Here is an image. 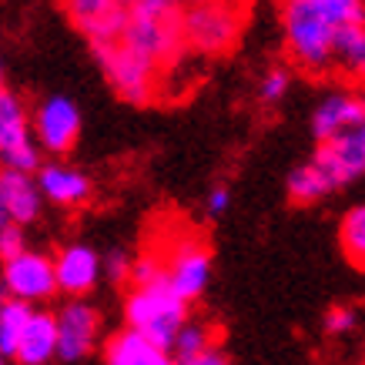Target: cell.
Masks as SVG:
<instances>
[{
	"label": "cell",
	"instance_id": "obj_1",
	"mask_svg": "<svg viewBox=\"0 0 365 365\" xmlns=\"http://www.w3.org/2000/svg\"><path fill=\"white\" fill-rule=\"evenodd\" d=\"M121 41L141 57H148L158 71L181 64V54L188 51L185 37H181V11L175 7V0H161V4L128 11Z\"/></svg>",
	"mask_w": 365,
	"mask_h": 365
},
{
	"label": "cell",
	"instance_id": "obj_2",
	"mask_svg": "<svg viewBox=\"0 0 365 365\" xmlns=\"http://www.w3.org/2000/svg\"><path fill=\"white\" fill-rule=\"evenodd\" d=\"M282 27H285L288 57L309 71V74H325L335 67V27L312 0H282Z\"/></svg>",
	"mask_w": 365,
	"mask_h": 365
},
{
	"label": "cell",
	"instance_id": "obj_3",
	"mask_svg": "<svg viewBox=\"0 0 365 365\" xmlns=\"http://www.w3.org/2000/svg\"><path fill=\"white\" fill-rule=\"evenodd\" d=\"M242 7L238 0H198L181 11V37L195 54L218 57L238 44L242 34Z\"/></svg>",
	"mask_w": 365,
	"mask_h": 365
},
{
	"label": "cell",
	"instance_id": "obj_4",
	"mask_svg": "<svg viewBox=\"0 0 365 365\" xmlns=\"http://www.w3.org/2000/svg\"><path fill=\"white\" fill-rule=\"evenodd\" d=\"M124 319L131 329H141L144 335L171 349L175 332L188 319V302L168 285V278H158V282L131 288V295L124 302Z\"/></svg>",
	"mask_w": 365,
	"mask_h": 365
},
{
	"label": "cell",
	"instance_id": "obj_5",
	"mask_svg": "<svg viewBox=\"0 0 365 365\" xmlns=\"http://www.w3.org/2000/svg\"><path fill=\"white\" fill-rule=\"evenodd\" d=\"M91 51L98 57L104 78L111 81V88L118 91L124 101H131V104H151V101H155L161 71H158L148 57L131 51L121 37H118V41H94Z\"/></svg>",
	"mask_w": 365,
	"mask_h": 365
},
{
	"label": "cell",
	"instance_id": "obj_6",
	"mask_svg": "<svg viewBox=\"0 0 365 365\" xmlns=\"http://www.w3.org/2000/svg\"><path fill=\"white\" fill-rule=\"evenodd\" d=\"M0 282L7 288L11 299L21 302H47L57 295V275H54V262L41 252H17L14 258H4L0 268Z\"/></svg>",
	"mask_w": 365,
	"mask_h": 365
},
{
	"label": "cell",
	"instance_id": "obj_7",
	"mask_svg": "<svg viewBox=\"0 0 365 365\" xmlns=\"http://www.w3.org/2000/svg\"><path fill=\"white\" fill-rule=\"evenodd\" d=\"M0 161L27 175L41 168V155L27 134V111L11 91H0Z\"/></svg>",
	"mask_w": 365,
	"mask_h": 365
},
{
	"label": "cell",
	"instance_id": "obj_8",
	"mask_svg": "<svg viewBox=\"0 0 365 365\" xmlns=\"http://www.w3.org/2000/svg\"><path fill=\"white\" fill-rule=\"evenodd\" d=\"M312 161L329 175V181H332L335 188L359 181V178L365 175V138H362V131L352 128V131L332 134V138L319 141V151H315Z\"/></svg>",
	"mask_w": 365,
	"mask_h": 365
},
{
	"label": "cell",
	"instance_id": "obj_9",
	"mask_svg": "<svg viewBox=\"0 0 365 365\" xmlns=\"http://www.w3.org/2000/svg\"><path fill=\"white\" fill-rule=\"evenodd\" d=\"M101 332L98 312L84 305L81 299L67 302L57 315V359L61 362H81L94 352Z\"/></svg>",
	"mask_w": 365,
	"mask_h": 365
},
{
	"label": "cell",
	"instance_id": "obj_10",
	"mask_svg": "<svg viewBox=\"0 0 365 365\" xmlns=\"http://www.w3.org/2000/svg\"><path fill=\"white\" fill-rule=\"evenodd\" d=\"M34 131L41 148H47L51 155H67L81 134V111L71 98H47L37 111H34Z\"/></svg>",
	"mask_w": 365,
	"mask_h": 365
},
{
	"label": "cell",
	"instance_id": "obj_11",
	"mask_svg": "<svg viewBox=\"0 0 365 365\" xmlns=\"http://www.w3.org/2000/svg\"><path fill=\"white\" fill-rule=\"evenodd\" d=\"M165 278H168V285L175 288L185 302L198 299L201 292H205V285H208V278H211L208 245L198 242V238L178 242L171 258H168V265H165Z\"/></svg>",
	"mask_w": 365,
	"mask_h": 365
},
{
	"label": "cell",
	"instance_id": "obj_12",
	"mask_svg": "<svg viewBox=\"0 0 365 365\" xmlns=\"http://www.w3.org/2000/svg\"><path fill=\"white\" fill-rule=\"evenodd\" d=\"M64 11L91 44L94 41H118L124 17H128V11L118 0H64Z\"/></svg>",
	"mask_w": 365,
	"mask_h": 365
},
{
	"label": "cell",
	"instance_id": "obj_13",
	"mask_svg": "<svg viewBox=\"0 0 365 365\" xmlns=\"http://www.w3.org/2000/svg\"><path fill=\"white\" fill-rule=\"evenodd\" d=\"M57 292H64L71 299H84L101 278V258L91 252L88 245H67L54 262Z\"/></svg>",
	"mask_w": 365,
	"mask_h": 365
},
{
	"label": "cell",
	"instance_id": "obj_14",
	"mask_svg": "<svg viewBox=\"0 0 365 365\" xmlns=\"http://www.w3.org/2000/svg\"><path fill=\"white\" fill-rule=\"evenodd\" d=\"M41 188L37 181H31L27 171L7 168L0 171V215H7L17 225H31L41 215Z\"/></svg>",
	"mask_w": 365,
	"mask_h": 365
},
{
	"label": "cell",
	"instance_id": "obj_15",
	"mask_svg": "<svg viewBox=\"0 0 365 365\" xmlns=\"http://www.w3.org/2000/svg\"><path fill=\"white\" fill-rule=\"evenodd\" d=\"M171 349L155 342L151 335H144L141 329H124V332L111 335L104 342V362L108 365H168Z\"/></svg>",
	"mask_w": 365,
	"mask_h": 365
},
{
	"label": "cell",
	"instance_id": "obj_16",
	"mask_svg": "<svg viewBox=\"0 0 365 365\" xmlns=\"http://www.w3.org/2000/svg\"><path fill=\"white\" fill-rule=\"evenodd\" d=\"M362 114H365V101L355 98V94H345V91H335L329 98L322 101L315 108V118H312V134L325 141L332 134H342V131H352L362 124Z\"/></svg>",
	"mask_w": 365,
	"mask_h": 365
},
{
	"label": "cell",
	"instance_id": "obj_17",
	"mask_svg": "<svg viewBox=\"0 0 365 365\" xmlns=\"http://www.w3.org/2000/svg\"><path fill=\"white\" fill-rule=\"evenodd\" d=\"M37 188H41V198H47L51 205H61V208H78V205H84L91 198V181L81 175L78 168L67 165L41 168Z\"/></svg>",
	"mask_w": 365,
	"mask_h": 365
},
{
	"label": "cell",
	"instance_id": "obj_18",
	"mask_svg": "<svg viewBox=\"0 0 365 365\" xmlns=\"http://www.w3.org/2000/svg\"><path fill=\"white\" fill-rule=\"evenodd\" d=\"M54 355H57V319L47 315V312H31L14 359L24 365H44Z\"/></svg>",
	"mask_w": 365,
	"mask_h": 365
},
{
	"label": "cell",
	"instance_id": "obj_19",
	"mask_svg": "<svg viewBox=\"0 0 365 365\" xmlns=\"http://www.w3.org/2000/svg\"><path fill=\"white\" fill-rule=\"evenodd\" d=\"M329 191H335V185L329 181V175H325L315 161L295 168V171L288 175V198L295 201V205H312V201L325 198Z\"/></svg>",
	"mask_w": 365,
	"mask_h": 365
},
{
	"label": "cell",
	"instance_id": "obj_20",
	"mask_svg": "<svg viewBox=\"0 0 365 365\" xmlns=\"http://www.w3.org/2000/svg\"><path fill=\"white\" fill-rule=\"evenodd\" d=\"M335 64L342 67L349 78L365 84V24L339 31V37H335Z\"/></svg>",
	"mask_w": 365,
	"mask_h": 365
},
{
	"label": "cell",
	"instance_id": "obj_21",
	"mask_svg": "<svg viewBox=\"0 0 365 365\" xmlns=\"http://www.w3.org/2000/svg\"><path fill=\"white\" fill-rule=\"evenodd\" d=\"M339 245H342L345 262L359 272H365V205H355L342 215L339 225Z\"/></svg>",
	"mask_w": 365,
	"mask_h": 365
},
{
	"label": "cell",
	"instance_id": "obj_22",
	"mask_svg": "<svg viewBox=\"0 0 365 365\" xmlns=\"http://www.w3.org/2000/svg\"><path fill=\"white\" fill-rule=\"evenodd\" d=\"M27 319H31V302H21V299L0 302V355L4 359H14Z\"/></svg>",
	"mask_w": 365,
	"mask_h": 365
},
{
	"label": "cell",
	"instance_id": "obj_23",
	"mask_svg": "<svg viewBox=\"0 0 365 365\" xmlns=\"http://www.w3.org/2000/svg\"><path fill=\"white\" fill-rule=\"evenodd\" d=\"M215 342H218V339H215V329L201 325V322L185 319V325H181V329L175 332V339H171V352H175L178 362L195 365V359H198L205 349H211Z\"/></svg>",
	"mask_w": 365,
	"mask_h": 365
},
{
	"label": "cell",
	"instance_id": "obj_24",
	"mask_svg": "<svg viewBox=\"0 0 365 365\" xmlns=\"http://www.w3.org/2000/svg\"><path fill=\"white\" fill-rule=\"evenodd\" d=\"M312 4H315V7H319L339 31L365 24V4L362 0H312Z\"/></svg>",
	"mask_w": 365,
	"mask_h": 365
},
{
	"label": "cell",
	"instance_id": "obj_25",
	"mask_svg": "<svg viewBox=\"0 0 365 365\" xmlns=\"http://www.w3.org/2000/svg\"><path fill=\"white\" fill-rule=\"evenodd\" d=\"M134 285H148V282H158V278H165V262L158 258V255H144L138 262H131V272H128Z\"/></svg>",
	"mask_w": 365,
	"mask_h": 365
},
{
	"label": "cell",
	"instance_id": "obj_26",
	"mask_svg": "<svg viewBox=\"0 0 365 365\" xmlns=\"http://www.w3.org/2000/svg\"><path fill=\"white\" fill-rule=\"evenodd\" d=\"M288 84H292V78H288V71H282V67H275V71H268L265 78H262V101L265 104H275V101L285 98Z\"/></svg>",
	"mask_w": 365,
	"mask_h": 365
},
{
	"label": "cell",
	"instance_id": "obj_27",
	"mask_svg": "<svg viewBox=\"0 0 365 365\" xmlns=\"http://www.w3.org/2000/svg\"><path fill=\"white\" fill-rule=\"evenodd\" d=\"M27 245H24V232L17 222H4L0 225V262L4 258H14L17 252H24Z\"/></svg>",
	"mask_w": 365,
	"mask_h": 365
},
{
	"label": "cell",
	"instance_id": "obj_28",
	"mask_svg": "<svg viewBox=\"0 0 365 365\" xmlns=\"http://www.w3.org/2000/svg\"><path fill=\"white\" fill-rule=\"evenodd\" d=\"M355 325H359V315L352 309H345V305H339V309H332L325 315V332L329 335H345L352 332Z\"/></svg>",
	"mask_w": 365,
	"mask_h": 365
},
{
	"label": "cell",
	"instance_id": "obj_29",
	"mask_svg": "<svg viewBox=\"0 0 365 365\" xmlns=\"http://www.w3.org/2000/svg\"><path fill=\"white\" fill-rule=\"evenodd\" d=\"M128 272H131V262L124 258V252H111V258H108V275H111V282H128Z\"/></svg>",
	"mask_w": 365,
	"mask_h": 365
},
{
	"label": "cell",
	"instance_id": "obj_30",
	"mask_svg": "<svg viewBox=\"0 0 365 365\" xmlns=\"http://www.w3.org/2000/svg\"><path fill=\"white\" fill-rule=\"evenodd\" d=\"M228 205H232V195H228L225 188H215L208 195V211H211V215H225V211H228Z\"/></svg>",
	"mask_w": 365,
	"mask_h": 365
},
{
	"label": "cell",
	"instance_id": "obj_31",
	"mask_svg": "<svg viewBox=\"0 0 365 365\" xmlns=\"http://www.w3.org/2000/svg\"><path fill=\"white\" fill-rule=\"evenodd\" d=\"M124 11H134V7H148V4H161V0H118Z\"/></svg>",
	"mask_w": 365,
	"mask_h": 365
},
{
	"label": "cell",
	"instance_id": "obj_32",
	"mask_svg": "<svg viewBox=\"0 0 365 365\" xmlns=\"http://www.w3.org/2000/svg\"><path fill=\"white\" fill-rule=\"evenodd\" d=\"M0 91H4V61H0Z\"/></svg>",
	"mask_w": 365,
	"mask_h": 365
},
{
	"label": "cell",
	"instance_id": "obj_33",
	"mask_svg": "<svg viewBox=\"0 0 365 365\" xmlns=\"http://www.w3.org/2000/svg\"><path fill=\"white\" fill-rule=\"evenodd\" d=\"M359 131H362V138H365V114H362V124H359Z\"/></svg>",
	"mask_w": 365,
	"mask_h": 365
},
{
	"label": "cell",
	"instance_id": "obj_34",
	"mask_svg": "<svg viewBox=\"0 0 365 365\" xmlns=\"http://www.w3.org/2000/svg\"><path fill=\"white\" fill-rule=\"evenodd\" d=\"M185 4H198V0H185ZM238 4H245V0H238Z\"/></svg>",
	"mask_w": 365,
	"mask_h": 365
},
{
	"label": "cell",
	"instance_id": "obj_35",
	"mask_svg": "<svg viewBox=\"0 0 365 365\" xmlns=\"http://www.w3.org/2000/svg\"><path fill=\"white\" fill-rule=\"evenodd\" d=\"M0 362H4V355H0Z\"/></svg>",
	"mask_w": 365,
	"mask_h": 365
}]
</instances>
